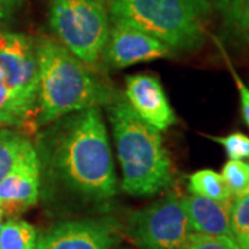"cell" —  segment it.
I'll use <instances>...</instances> for the list:
<instances>
[{
	"instance_id": "cell-1",
	"label": "cell",
	"mask_w": 249,
	"mask_h": 249,
	"mask_svg": "<svg viewBox=\"0 0 249 249\" xmlns=\"http://www.w3.org/2000/svg\"><path fill=\"white\" fill-rule=\"evenodd\" d=\"M46 163L64 186L91 201L116 194V175L106 124L98 107L65 118L54 126Z\"/></svg>"
},
{
	"instance_id": "cell-2",
	"label": "cell",
	"mask_w": 249,
	"mask_h": 249,
	"mask_svg": "<svg viewBox=\"0 0 249 249\" xmlns=\"http://www.w3.org/2000/svg\"><path fill=\"white\" fill-rule=\"evenodd\" d=\"M39 67V100L36 124L42 126L67 114L114 101V91L76 55L53 39L36 46Z\"/></svg>"
},
{
	"instance_id": "cell-3",
	"label": "cell",
	"mask_w": 249,
	"mask_h": 249,
	"mask_svg": "<svg viewBox=\"0 0 249 249\" xmlns=\"http://www.w3.org/2000/svg\"><path fill=\"white\" fill-rule=\"evenodd\" d=\"M122 190L133 196H152L172 183V166L160 132L144 122L124 98L108 104Z\"/></svg>"
},
{
	"instance_id": "cell-4",
	"label": "cell",
	"mask_w": 249,
	"mask_h": 249,
	"mask_svg": "<svg viewBox=\"0 0 249 249\" xmlns=\"http://www.w3.org/2000/svg\"><path fill=\"white\" fill-rule=\"evenodd\" d=\"M208 0H111V19H126L170 50H194L204 43Z\"/></svg>"
},
{
	"instance_id": "cell-5",
	"label": "cell",
	"mask_w": 249,
	"mask_h": 249,
	"mask_svg": "<svg viewBox=\"0 0 249 249\" xmlns=\"http://www.w3.org/2000/svg\"><path fill=\"white\" fill-rule=\"evenodd\" d=\"M49 22L60 43L85 64H94L109 35L104 0H52Z\"/></svg>"
},
{
	"instance_id": "cell-6",
	"label": "cell",
	"mask_w": 249,
	"mask_h": 249,
	"mask_svg": "<svg viewBox=\"0 0 249 249\" xmlns=\"http://www.w3.org/2000/svg\"><path fill=\"white\" fill-rule=\"evenodd\" d=\"M124 231L140 249H180L193 234L181 198L176 196L130 212Z\"/></svg>"
},
{
	"instance_id": "cell-7",
	"label": "cell",
	"mask_w": 249,
	"mask_h": 249,
	"mask_svg": "<svg viewBox=\"0 0 249 249\" xmlns=\"http://www.w3.org/2000/svg\"><path fill=\"white\" fill-rule=\"evenodd\" d=\"M0 78L31 119L37 116L39 67L34 42L22 34L0 31Z\"/></svg>"
},
{
	"instance_id": "cell-8",
	"label": "cell",
	"mask_w": 249,
	"mask_h": 249,
	"mask_svg": "<svg viewBox=\"0 0 249 249\" xmlns=\"http://www.w3.org/2000/svg\"><path fill=\"white\" fill-rule=\"evenodd\" d=\"M119 230L112 217L67 220L37 237L35 249H115Z\"/></svg>"
},
{
	"instance_id": "cell-9",
	"label": "cell",
	"mask_w": 249,
	"mask_h": 249,
	"mask_svg": "<svg viewBox=\"0 0 249 249\" xmlns=\"http://www.w3.org/2000/svg\"><path fill=\"white\" fill-rule=\"evenodd\" d=\"M40 173L39 155L29 142L13 169L0 181V208L7 219H14L37 204Z\"/></svg>"
},
{
	"instance_id": "cell-10",
	"label": "cell",
	"mask_w": 249,
	"mask_h": 249,
	"mask_svg": "<svg viewBox=\"0 0 249 249\" xmlns=\"http://www.w3.org/2000/svg\"><path fill=\"white\" fill-rule=\"evenodd\" d=\"M108 40L103 50L107 64L114 68H126L134 64L168 57V46L126 19H114Z\"/></svg>"
},
{
	"instance_id": "cell-11",
	"label": "cell",
	"mask_w": 249,
	"mask_h": 249,
	"mask_svg": "<svg viewBox=\"0 0 249 249\" xmlns=\"http://www.w3.org/2000/svg\"><path fill=\"white\" fill-rule=\"evenodd\" d=\"M126 101L144 122L158 132L166 130L176 122L166 93L154 75L137 73L126 78Z\"/></svg>"
},
{
	"instance_id": "cell-12",
	"label": "cell",
	"mask_w": 249,
	"mask_h": 249,
	"mask_svg": "<svg viewBox=\"0 0 249 249\" xmlns=\"http://www.w3.org/2000/svg\"><path fill=\"white\" fill-rule=\"evenodd\" d=\"M190 226L193 232L211 237H227L231 238L230 209L231 202H219L199 196L181 198Z\"/></svg>"
},
{
	"instance_id": "cell-13",
	"label": "cell",
	"mask_w": 249,
	"mask_h": 249,
	"mask_svg": "<svg viewBox=\"0 0 249 249\" xmlns=\"http://www.w3.org/2000/svg\"><path fill=\"white\" fill-rule=\"evenodd\" d=\"M219 13L227 35L235 40H249V0H208Z\"/></svg>"
},
{
	"instance_id": "cell-14",
	"label": "cell",
	"mask_w": 249,
	"mask_h": 249,
	"mask_svg": "<svg viewBox=\"0 0 249 249\" xmlns=\"http://www.w3.org/2000/svg\"><path fill=\"white\" fill-rule=\"evenodd\" d=\"M188 191L193 196H199L219 201L231 202L234 196L224 183L222 175L212 169H201L188 178Z\"/></svg>"
},
{
	"instance_id": "cell-15",
	"label": "cell",
	"mask_w": 249,
	"mask_h": 249,
	"mask_svg": "<svg viewBox=\"0 0 249 249\" xmlns=\"http://www.w3.org/2000/svg\"><path fill=\"white\" fill-rule=\"evenodd\" d=\"M37 231L31 223L7 219L0 226V249H35Z\"/></svg>"
},
{
	"instance_id": "cell-16",
	"label": "cell",
	"mask_w": 249,
	"mask_h": 249,
	"mask_svg": "<svg viewBox=\"0 0 249 249\" xmlns=\"http://www.w3.org/2000/svg\"><path fill=\"white\" fill-rule=\"evenodd\" d=\"M28 142L27 137L18 132L0 129V181L13 169Z\"/></svg>"
},
{
	"instance_id": "cell-17",
	"label": "cell",
	"mask_w": 249,
	"mask_h": 249,
	"mask_svg": "<svg viewBox=\"0 0 249 249\" xmlns=\"http://www.w3.org/2000/svg\"><path fill=\"white\" fill-rule=\"evenodd\" d=\"M232 237L240 249H249V191L234 198L230 209Z\"/></svg>"
},
{
	"instance_id": "cell-18",
	"label": "cell",
	"mask_w": 249,
	"mask_h": 249,
	"mask_svg": "<svg viewBox=\"0 0 249 249\" xmlns=\"http://www.w3.org/2000/svg\"><path fill=\"white\" fill-rule=\"evenodd\" d=\"M29 121L31 118L22 111L17 100L0 78V124L22 127L27 126Z\"/></svg>"
},
{
	"instance_id": "cell-19",
	"label": "cell",
	"mask_w": 249,
	"mask_h": 249,
	"mask_svg": "<svg viewBox=\"0 0 249 249\" xmlns=\"http://www.w3.org/2000/svg\"><path fill=\"white\" fill-rule=\"evenodd\" d=\"M222 178L234 198L249 191V163L230 160L222 170Z\"/></svg>"
},
{
	"instance_id": "cell-20",
	"label": "cell",
	"mask_w": 249,
	"mask_h": 249,
	"mask_svg": "<svg viewBox=\"0 0 249 249\" xmlns=\"http://www.w3.org/2000/svg\"><path fill=\"white\" fill-rule=\"evenodd\" d=\"M211 139L223 145L230 160H242L249 158V137L247 134L235 132L223 137H211Z\"/></svg>"
},
{
	"instance_id": "cell-21",
	"label": "cell",
	"mask_w": 249,
	"mask_h": 249,
	"mask_svg": "<svg viewBox=\"0 0 249 249\" xmlns=\"http://www.w3.org/2000/svg\"><path fill=\"white\" fill-rule=\"evenodd\" d=\"M180 249H240L235 241L227 237H211L193 232Z\"/></svg>"
},
{
	"instance_id": "cell-22",
	"label": "cell",
	"mask_w": 249,
	"mask_h": 249,
	"mask_svg": "<svg viewBox=\"0 0 249 249\" xmlns=\"http://www.w3.org/2000/svg\"><path fill=\"white\" fill-rule=\"evenodd\" d=\"M226 61H227V65L230 68V72H231L232 78H234V82L238 88V91H240V98H241V112H242V118L245 121V124L249 126V88L245 86V83L242 82L237 71L234 70V67L231 65L230 60L226 57Z\"/></svg>"
},
{
	"instance_id": "cell-23",
	"label": "cell",
	"mask_w": 249,
	"mask_h": 249,
	"mask_svg": "<svg viewBox=\"0 0 249 249\" xmlns=\"http://www.w3.org/2000/svg\"><path fill=\"white\" fill-rule=\"evenodd\" d=\"M4 1H6V0H0V17H1V14H3V11H1V7H3V4H4Z\"/></svg>"
},
{
	"instance_id": "cell-24",
	"label": "cell",
	"mask_w": 249,
	"mask_h": 249,
	"mask_svg": "<svg viewBox=\"0 0 249 249\" xmlns=\"http://www.w3.org/2000/svg\"><path fill=\"white\" fill-rule=\"evenodd\" d=\"M115 249H133V248H127V247H124H124H122V248H115Z\"/></svg>"
}]
</instances>
